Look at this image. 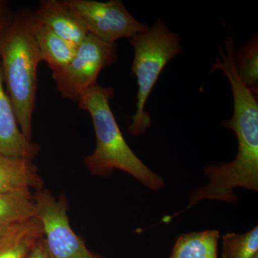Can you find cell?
Wrapping results in <instances>:
<instances>
[{
	"instance_id": "10",
	"label": "cell",
	"mask_w": 258,
	"mask_h": 258,
	"mask_svg": "<svg viewBox=\"0 0 258 258\" xmlns=\"http://www.w3.org/2000/svg\"><path fill=\"white\" fill-rule=\"evenodd\" d=\"M43 237L41 222L36 217L8 226L0 237V258H28Z\"/></svg>"
},
{
	"instance_id": "20",
	"label": "cell",
	"mask_w": 258,
	"mask_h": 258,
	"mask_svg": "<svg viewBox=\"0 0 258 258\" xmlns=\"http://www.w3.org/2000/svg\"><path fill=\"white\" fill-rule=\"evenodd\" d=\"M253 258H258V254H256V255H254Z\"/></svg>"
},
{
	"instance_id": "18",
	"label": "cell",
	"mask_w": 258,
	"mask_h": 258,
	"mask_svg": "<svg viewBox=\"0 0 258 258\" xmlns=\"http://www.w3.org/2000/svg\"><path fill=\"white\" fill-rule=\"evenodd\" d=\"M28 258H52L47 250L44 237L37 242Z\"/></svg>"
},
{
	"instance_id": "11",
	"label": "cell",
	"mask_w": 258,
	"mask_h": 258,
	"mask_svg": "<svg viewBox=\"0 0 258 258\" xmlns=\"http://www.w3.org/2000/svg\"><path fill=\"white\" fill-rule=\"evenodd\" d=\"M42 180L32 161L0 154V194L42 189Z\"/></svg>"
},
{
	"instance_id": "4",
	"label": "cell",
	"mask_w": 258,
	"mask_h": 258,
	"mask_svg": "<svg viewBox=\"0 0 258 258\" xmlns=\"http://www.w3.org/2000/svg\"><path fill=\"white\" fill-rule=\"evenodd\" d=\"M130 40L134 49L132 74L138 85L137 111L132 117L128 133L139 137L147 132L152 123L151 115L145 110L148 98L168 62L182 53L177 34L171 32L159 19L152 28L134 35Z\"/></svg>"
},
{
	"instance_id": "13",
	"label": "cell",
	"mask_w": 258,
	"mask_h": 258,
	"mask_svg": "<svg viewBox=\"0 0 258 258\" xmlns=\"http://www.w3.org/2000/svg\"><path fill=\"white\" fill-rule=\"evenodd\" d=\"M218 230L189 232L179 236L169 258H218Z\"/></svg>"
},
{
	"instance_id": "3",
	"label": "cell",
	"mask_w": 258,
	"mask_h": 258,
	"mask_svg": "<svg viewBox=\"0 0 258 258\" xmlns=\"http://www.w3.org/2000/svg\"><path fill=\"white\" fill-rule=\"evenodd\" d=\"M32 20L33 10L15 11L11 23L0 36V62L6 91L19 126L30 141L36 108L37 69L42 62L32 32Z\"/></svg>"
},
{
	"instance_id": "17",
	"label": "cell",
	"mask_w": 258,
	"mask_h": 258,
	"mask_svg": "<svg viewBox=\"0 0 258 258\" xmlns=\"http://www.w3.org/2000/svg\"><path fill=\"white\" fill-rule=\"evenodd\" d=\"M15 11L10 8L9 2L0 0V36L11 23Z\"/></svg>"
},
{
	"instance_id": "2",
	"label": "cell",
	"mask_w": 258,
	"mask_h": 258,
	"mask_svg": "<svg viewBox=\"0 0 258 258\" xmlns=\"http://www.w3.org/2000/svg\"><path fill=\"white\" fill-rule=\"evenodd\" d=\"M235 42L229 37L225 47H220L219 55L211 64L212 73L225 74L232 88L233 113L224 121L226 128L233 131L237 137L238 151L233 161L221 163L219 174L227 184L237 187H254L258 184V103L253 93L242 83L235 64Z\"/></svg>"
},
{
	"instance_id": "7",
	"label": "cell",
	"mask_w": 258,
	"mask_h": 258,
	"mask_svg": "<svg viewBox=\"0 0 258 258\" xmlns=\"http://www.w3.org/2000/svg\"><path fill=\"white\" fill-rule=\"evenodd\" d=\"M36 215L41 222L44 240L52 258H102L91 252L70 224L66 199L55 198L47 190H37Z\"/></svg>"
},
{
	"instance_id": "9",
	"label": "cell",
	"mask_w": 258,
	"mask_h": 258,
	"mask_svg": "<svg viewBox=\"0 0 258 258\" xmlns=\"http://www.w3.org/2000/svg\"><path fill=\"white\" fill-rule=\"evenodd\" d=\"M33 13L40 23L75 47L88 35L66 0H42Z\"/></svg>"
},
{
	"instance_id": "16",
	"label": "cell",
	"mask_w": 258,
	"mask_h": 258,
	"mask_svg": "<svg viewBox=\"0 0 258 258\" xmlns=\"http://www.w3.org/2000/svg\"><path fill=\"white\" fill-rule=\"evenodd\" d=\"M258 254V226L244 234L222 236L223 258H253Z\"/></svg>"
},
{
	"instance_id": "8",
	"label": "cell",
	"mask_w": 258,
	"mask_h": 258,
	"mask_svg": "<svg viewBox=\"0 0 258 258\" xmlns=\"http://www.w3.org/2000/svg\"><path fill=\"white\" fill-rule=\"evenodd\" d=\"M4 85L0 62V154L32 161L40 147L24 136Z\"/></svg>"
},
{
	"instance_id": "5",
	"label": "cell",
	"mask_w": 258,
	"mask_h": 258,
	"mask_svg": "<svg viewBox=\"0 0 258 258\" xmlns=\"http://www.w3.org/2000/svg\"><path fill=\"white\" fill-rule=\"evenodd\" d=\"M118 45L88 35L76 47L72 60L52 72L56 89L66 99L79 102L84 93L98 84L101 71L115 62Z\"/></svg>"
},
{
	"instance_id": "1",
	"label": "cell",
	"mask_w": 258,
	"mask_h": 258,
	"mask_svg": "<svg viewBox=\"0 0 258 258\" xmlns=\"http://www.w3.org/2000/svg\"><path fill=\"white\" fill-rule=\"evenodd\" d=\"M113 95V88L97 84L78 102L79 108L91 115L96 135V148L85 158V166L93 175L104 177L119 169L148 189L158 191L164 187V180L149 169L127 144L110 106Z\"/></svg>"
},
{
	"instance_id": "6",
	"label": "cell",
	"mask_w": 258,
	"mask_h": 258,
	"mask_svg": "<svg viewBox=\"0 0 258 258\" xmlns=\"http://www.w3.org/2000/svg\"><path fill=\"white\" fill-rule=\"evenodd\" d=\"M66 3L88 35L103 42L116 43L120 39L132 38L149 28L134 18L120 0L105 3L96 0H66Z\"/></svg>"
},
{
	"instance_id": "12",
	"label": "cell",
	"mask_w": 258,
	"mask_h": 258,
	"mask_svg": "<svg viewBox=\"0 0 258 258\" xmlns=\"http://www.w3.org/2000/svg\"><path fill=\"white\" fill-rule=\"evenodd\" d=\"M32 32L41 61L46 62L52 72L66 66L72 60L76 47L66 41L42 25L34 16Z\"/></svg>"
},
{
	"instance_id": "19",
	"label": "cell",
	"mask_w": 258,
	"mask_h": 258,
	"mask_svg": "<svg viewBox=\"0 0 258 258\" xmlns=\"http://www.w3.org/2000/svg\"><path fill=\"white\" fill-rule=\"evenodd\" d=\"M8 226H0V237L3 235V233H4L6 229L8 228Z\"/></svg>"
},
{
	"instance_id": "14",
	"label": "cell",
	"mask_w": 258,
	"mask_h": 258,
	"mask_svg": "<svg viewBox=\"0 0 258 258\" xmlns=\"http://www.w3.org/2000/svg\"><path fill=\"white\" fill-rule=\"evenodd\" d=\"M35 199L30 190L0 194V226H10L35 217Z\"/></svg>"
},
{
	"instance_id": "15",
	"label": "cell",
	"mask_w": 258,
	"mask_h": 258,
	"mask_svg": "<svg viewBox=\"0 0 258 258\" xmlns=\"http://www.w3.org/2000/svg\"><path fill=\"white\" fill-rule=\"evenodd\" d=\"M237 74L254 96L258 93V37L254 35L248 42L235 50Z\"/></svg>"
}]
</instances>
